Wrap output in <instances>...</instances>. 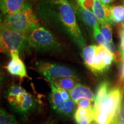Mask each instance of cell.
Listing matches in <instances>:
<instances>
[{"mask_svg": "<svg viewBox=\"0 0 124 124\" xmlns=\"http://www.w3.org/2000/svg\"><path fill=\"white\" fill-rule=\"evenodd\" d=\"M39 19L83 49L86 41L69 0H35Z\"/></svg>", "mask_w": 124, "mask_h": 124, "instance_id": "1", "label": "cell"}, {"mask_svg": "<svg viewBox=\"0 0 124 124\" xmlns=\"http://www.w3.org/2000/svg\"><path fill=\"white\" fill-rule=\"evenodd\" d=\"M1 24L12 30L26 35L40 26L39 19L31 1L17 12L4 16Z\"/></svg>", "mask_w": 124, "mask_h": 124, "instance_id": "2", "label": "cell"}, {"mask_svg": "<svg viewBox=\"0 0 124 124\" xmlns=\"http://www.w3.org/2000/svg\"><path fill=\"white\" fill-rule=\"evenodd\" d=\"M29 48L41 54H59L64 50V46L46 28L40 26L27 35Z\"/></svg>", "mask_w": 124, "mask_h": 124, "instance_id": "3", "label": "cell"}, {"mask_svg": "<svg viewBox=\"0 0 124 124\" xmlns=\"http://www.w3.org/2000/svg\"><path fill=\"white\" fill-rule=\"evenodd\" d=\"M124 90L122 87L111 89L102 102L94 105V121L98 124H110L117 116L122 104Z\"/></svg>", "mask_w": 124, "mask_h": 124, "instance_id": "4", "label": "cell"}, {"mask_svg": "<svg viewBox=\"0 0 124 124\" xmlns=\"http://www.w3.org/2000/svg\"><path fill=\"white\" fill-rule=\"evenodd\" d=\"M0 48L3 54L10 56L13 53L24 55L30 48L27 35L20 33L1 24Z\"/></svg>", "mask_w": 124, "mask_h": 124, "instance_id": "5", "label": "cell"}, {"mask_svg": "<svg viewBox=\"0 0 124 124\" xmlns=\"http://www.w3.org/2000/svg\"><path fill=\"white\" fill-rule=\"evenodd\" d=\"M7 98L15 111L23 116L32 113L38 106L35 98L18 85H13L8 90Z\"/></svg>", "mask_w": 124, "mask_h": 124, "instance_id": "6", "label": "cell"}, {"mask_svg": "<svg viewBox=\"0 0 124 124\" xmlns=\"http://www.w3.org/2000/svg\"><path fill=\"white\" fill-rule=\"evenodd\" d=\"M51 91L49 94V102L56 112L60 115L70 117L74 114L76 103L71 98L69 91L59 89L50 83Z\"/></svg>", "mask_w": 124, "mask_h": 124, "instance_id": "7", "label": "cell"}, {"mask_svg": "<svg viewBox=\"0 0 124 124\" xmlns=\"http://www.w3.org/2000/svg\"><path fill=\"white\" fill-rule=\"evenodd\" d=\"M33 66L34 69L47 80L65 77L78 78V75L73 69L63 64L38 60L35 62Z\"/></svg>", "mask_w": 124, "mask_h": 124, "instance_id": "8", "label": "cell"}, {"mask_svg": "<svg viewBox=\"0 0 124 124\" xmlns=\"http://www.w3.org/2000/svg\"><path fill=\"white\" fill-rule=\"evenodd\" d=\"M73 8L78 20L86 28L90 34H93V28L99 23L97 18L93 12L87 10L82 5L79 0H69Z\"/></svg>", "mask_w": 124, "mask_h": 124, "instance_id": "9", "label": "cell"}, {"mask_svg": "<svg viewBox=\"0 0 124 124\" xmlns=\"http://www.w3.org/2000/svg\"><path fill=\"white\" fill-rule=\"evenodd\" d=\"M113 60V55L106 48L101 45L97 46L91 71L95 74L102 73L108 69Z\"/></svg>", "mask_w": 124, "mask_h": 124, "instance_id": "10", "label": "cell"}, {"mask_svg": "<svg viewBox=\"0 0 124 124\" xmlns=\"http://www.w3.org/2000/svg\"><path fill=\"white\" fill-rule=\"evenodd\" d=\"M10 56L11 58L10 60L5 67L8 72L12 75L19 77L21 79L24 78L29 79L25 65L20 58V54L13 53Z\"/></svg>", "mask_w": 124, "mask_h": 124, "instance_id": "11", "label": "cell"}, {"mask_svg": "<svg viewBox=\"0 0 124 124\" xmlns=\"http://www.w3.org/2000/svg\"><path fill=\"white\" fill-rule=\"evenodd\" d=\"M93 12L101 24L111 23L110 20L111 7L109 5H105L99 0H95Z\"/></svg>", "mask_w": 124, "mask_h": 124, "instance_id": "12", "label": "cell"}, {"mask_svg": "<svg viewBox=\"0 0 124 124\" xmlns=\"http://www.w3.org/2000/svg\"><path fill=\"white\" fill-rule=\"evenodd\" d=\"M31 0H0V8L3 15L17 12Z\"/></svg>", "mask_w": 124, "mask_h": 124, "instance_id": "13", "label": "cell"}, {"mask_svg": "<svg viewBox=\"0 0 124 124\" xmlns=\"http://www.w3.org/2000/svg\"><path fill=\"white\" fill-rule=\"evenodd\" d=\"M71 98L75 102L80 98H86L91 101L94 103V98L93 91L89 87L79 83L74 89L69 91Z\"/></svg>", "mask_w": 124, "mask_h": 124, "instance_id": "14", "label": "cell"}, {"mask_svg": "<svg viewBox=\"0 0 124 124\" xmlns=\"http://www.w3.org/2000/svg\"><path fill=\"white\" fill-rule=\"evenodd\" d=\"M77 124H90L94 120V109L78 106L74 114Z\"/></svg>", "mask_w": 124, "mask_h": 124, "instance_id": "15", "label": "cell"}, {"mask_svg": "<svg viewBox=\"0 0 124 124\" xmlns=\"http://www.w3.org/2000/svg\"><path fill=\"white\" fill-rule=\"evenodd\" d=\"M49 83H52L59 89L71 91L79 83L78 78L74 77H61L48 80Z\"/></svg>", "mask_w": 124, "mask_h": 124, "instance_id": "16", "label": "cell"}, {"mask_svg": "<svg viewBox=\"0 0 124 124\" xmlns=\"http://www.w3.org/2000/svg\"><path fill=\"white\" fill-rule=\"evenodd\" d=\"M96 47L97 46L95 45H90L85 46L82 49V56L83 61L86 66L91 71L93 69Z\"/></svg>", "mask_w": 124, "mask_h": 124, "instance_id": "17", "label": "cell"}, {"mask_svg": "<svg viewBox=\"0 0 124 124\" xmlns=\"http://www.w3.org/2000/svg\"><path fill=\"white\" fill-rule=\"evenodd\" d=\"M110 89V85L108 82H102L99 85L95 94L94 98V105L102 102L108 95Z\"/></svg>", "mask_w": 124, "mask_h": 124, "instance_id": "18", "label": "cell"}, {"mask_svg": "<svg viewBox=\"0 0 124 124\" xmlns=\"http://www.w3.org/2000/svg\"><path fill=\"white\" fill-rule=\"evenodd\" d=\"M110 20L111 23L118 24L124 21V7L121 5L111 7Z\"/></svg>", "mask_w": 124, "mask_h": 124, "instance_id": "19", "label": "cell"}, {"mask_svg": "<svg viewBox=\"0 0 124 124\" xmlns=\"http://www.w3.org/2000/svg\"><path fill=\"white\" fill-rule=\"evenodd\" d=\"M0 124H19L15 116L7 112L4 108L0 111Z\"/></svg>", "mask_w": 124, "mask_h": 124, "instance_id": "20", "label": "cell"}, {"mask_svg": "<svg viewBox=\"0 0 124 124\" xmlns=\"http://www.w3.org/2000/svg\"><path fill=\"white\" fill-rule=\"evenodd\" d=\"M93 35L94 39L98 43L99 45H101V46L105 47L107 41L105 40L104 36H103V34L102 33L101 28L100 27V25H99V23L96 24L94 28H93Z\"/></svg>", "mask_w": 124, "mask_h": 124, "instance_id": "21", "label": "cell"}, {"mask_svg": "<svg viewBox=\"0 0 124 124\" xmlns=\"http://www.w3.org/2000/svg\"><path fill=\"white\" fill-rule=\"evenodd\" d=\"M105 48H106L108 49V51H109L111 54V55L113 56V58H114V60L116 62L120 63V62H123V59H122L120 51L117 50L113 41L112 42H107Z\"/></svg>", "mask_w": 124, "mask_h": 124, "instance_id": "22", "label": "cell"}, {"mask_svg": "<svg viewBox=\"0 0 124 124\" xmlns=\"http://www.w3.org/2000/svg\"><path fill=\"white\" fill-rule=\"evenodd\" d=\"M101 30L107 42H112V29L111 24H101Z\"/></svg>", "mask_w": 124, "mask_h": 124, "instance_id": "23", "label": "cell"}, {"mask_svg": "<svg viewBox=\"0 0 124 124\" xmlns=\"http://www.w3.org/2000/svg\"><path fill=\"white\" fill-rule=\"evenodd\" d=\"M76 104L78 105L79 107L86 108H94V103L90 100L86 98H80L77 101Z\"/></svg>", "mask_w": 124, "mask_h": 124, "instance_id": "24", "label": "cell"}, {"mask_svg": "<svg viewBox=\"0 0 124 124\" xmlns=\"http://www.w3.org/2000/svg\"><path fill=\"white\" fill-rule=\"evenodd\" d=\"M115 117L120 124H124V100L122 101L120 110Z\"/></svg>", "mask_w": 124, "mask_h": 124, "instance_id": "25", "label": "cell"}, {"mask_svg": "<svg viewBox=\"0 0 124 124\" xmlns=\"http://www.w3.org/2000/svg\"><path fill=\"white\" fill-rule=\"evenodd\" d=\"M94 1L95 0H83L80 1L83 7L87 10L93 12V7H94Z\"/></svg>", "mask_w": 124, "mask_h": 124, "instance_id": "26", "label": "cell"}, {"mask_svg": "<svg viewBox=\"0 0 124 124\" xmlns=\"http://www.w3.org/2000/svg\"><path fill=\"white\" fill-rule=\"evenodd\" d=\"M119 80H120V83H121V84H124V60L123 61V63H122L121 70Z\"/></svg>", "mask_w": 124, "mask_h": 124, "instance_id": "27", "label": "cell"}, {"mask_svg": "<svg viewBox=\"0 0 124 124\" xmlns=\"http://www.w3.org/2000/svg\"><path fill=\"white\" fill-rule=\"evenodd\" d=\"M121 45H120V52L123 59V61L124 60V38L121 39Z\"/></svg>", "mask_w": 124, "mask_h": 124, "instance_id": "28", "label": "cell"}, {"mask_svg": "<svg viewBox=\"0 0 124 124\" xmlns=\"http://www.w3.org/2000/svg\"><path fill=\"white\" fill-rule=\"evenodd\" d=\"M119 34L121 39L124 38V23H122L119 28Z\"/></svg>", "mask_w": 124, "mask_h": 124, "instance_id": "29", "label": "cell"}, {"mask_svg": "<svg viewBox=\"0 0 124 124\" xmlns=\"http://www.w3.org/2000/svg\"><path fill=\"white\" fill-rule=\"evenodd\" d=\"M102 4H103L105 5L108 6V5L110 4L111 2H112L114 0H99Z\"/></svg>", "mask_w": 124, "mask_h": 124, "instance_id": "30", "label": "cell"}, {"mask_svg": "<svg viewBox=\"0 0 124 124\" xmlns=\"http://www.w3.org/2000/svg\"><path fill=\"white\" fill-rule=\"evenodd\" d=\"M110 124H120V123L118 122L117 118H116V117H114V118L113 119V120L111 121V122Z\"/></svg>", "mask_w": 124, "mask_h": 124, "instance_id": "31", "label": "cell"}, {"mask_svg": "<svg viewBox=\"0 0 124 124\" xmlns=\"http://www.w3.org/2000/svg\"><path fill=\"white\" fill-rule=\"evenodd\" d=\"M43 124H55L52 121H47V122H45V123Z\"/></svg>", "mask_w": 124, "mask_h": 124, "instance_id": "32", "label": "cell"}, {"mask_svg": "<svg viewBox=\"0 0 124 124\" xmlns=\"http://www.w3.org/2000/svg\"><path fill=\"white\" fill-rule=\"evenodd\" d=\"M90 124H97V122H91Z\"/></svg>", "mask_w": 124, "mask_h": 124, "instance_id": "33", "label": "cell"}, {"mask_svg": "<svg viewBox=\"0 0 124 124\" xmlns=\"http://www.w3.org/2000/svg\"><path fill=\"white\" fill-rule=\"evenodd\" d=\"M79 1H80H80H83V0H79Z\"/></svg>", "mask_w": 124, "mask_h": 124, "instance_id": "34", "label": "cell"}, {"mask_svg": "<svg viewBox=\"0 0 124 124\" xmlns=\"http://www.w3.org/2000/svg\"></svg>", "mask_w": 124, "mask_h": 124, "instance_id": "35", "label": "cell"}]
</instances>
